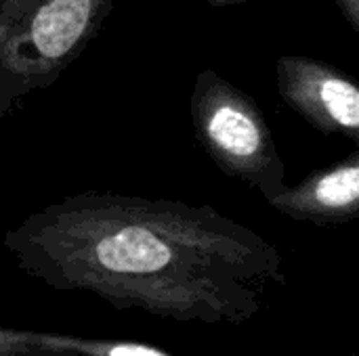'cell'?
<instances>
[{"label": "cell", "mask_w": 359, "mask_h": 356, "mask_svg": "<svg viewBox=\"0 0 359 356\" xmlns=\"http://www.w3.org/2000/svg\"><path fill=\"white\" fill-rule=\"evenodd\" d=\"M36 342L48 356H175L145 342L80 338L57 332H36Z\"/></svg>", "instance_id": "cell-6"}, {"label": "cell", "mask_w": 359, "mask_h": 356, "mask_svg": "<svg viewBox=\"0 0 359 356\" xmlns=\"http://www.w3.org/2000/svg\"><path fill=\"white\" fill-rule=\"evenodd\" d=\"M15 266L114 311L240 327L286 287L280 250L210 204L114 191L65 195L2 237Z\"/></svg>", "instance_id": "cell-1"}, {"label": "cell", "mask_w": 359, "mask_h": 356, "mask_svg": "<svg viewBox=\"0 0 359 356\" xmlns=\"http://www.w3.org/2000/svg\"><path fill=\"white\" fill-rule=\"evenodd\" d=\"M282 101L307 124L328 136L359 143V88L339 67L305 57L282 55L276 61Z\"/></svg>", "instance_id": "cell-4"}, {"label": "cell", "mask_w": 359, "mask_h": 356, "mask_svg": "<svg viewBox=\"0 0 359 356\" xmlns=\"http://www.w3.org/2000/svg\"><path fill=\"white\" fill-rule=\"evenodd\" d=\"M343 19L351 25V29L359 34V0H334Z\"/></svg>", "instance_id": "cell-8"}, {"label": "cell", "mask_w": 359, "mask_h": 356, "mask_svg": "<svg viewBox=\"0 0 359 356\" xmlns=\"http://www.w3.org/2000/svg\"><path fill=\"white\" fill-rule=\"evenodd\" d=\"M118 0H0V122L53 86Z\"/></svg>", "instance_id": "cell-2"}, {"label": "cell", "mask_w": 359, "mask_h": 356, "mask_svg": "<svg viewBox=\"0 0 359 356\" xmlns=\"http://www.w3.org/2000/svg\"><path fill=\"white\" fill-rule=\"evenodd\" d=\"M0 356H48L36 342L34 329L0 327Z\"/></svg>", "instance_id": "cell-7"}, {"label": "cell", "mask_w": 359, "mask_h": 356, "mask_svg": "<svg viewBox=\"0 0 359 356\" xmlns=\"http://www.w3.org/2000/svg\"><path fill=\"white\" fill-rule=\"evenodd\" d=\"M189 113L198 143L225 176L246 183L265 201L288 187L276 134L248 92L215 69H202L194 82Z\"/></svg>", "instance_id": "cell-3"}, {"label": "cell", "mask_w": 359, "mask_h": 356, "mask_svg": "<svg viewBox=\"0 0 359 356\" xmlns=\"http://www.w3.org/2000/svg\"><path fill=\"white\" fill-rule=\"evenodd\" d=\"M276 212L318 225H347L359 216V151L322 168L267 201Z\"/></svg>", "instance_id": "cell-5"}, {"label": "cell", "mask_w": 359, "mask_h": 356, "mask_svg": "<svg viewBox=\"0 0 359 356\" xmlns=\"http://www.w3.org/2000/svg\"><path fill=\"white\" fill-rule=\"evenodd\" d=\"M210 6H217V8H221V6H236V4H242V2H248V0H206Z\"/></svg>", "instance_id": "cell-9"}]
</instances>
